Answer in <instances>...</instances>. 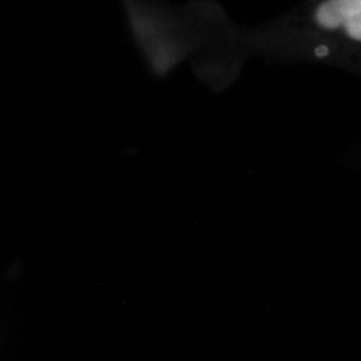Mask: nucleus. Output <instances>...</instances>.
Instances as JSON below:
<instances>
[{"label":"nucleus","mask_w":361,"mask_h":361,"mask_svg":"<svg viewBox=\"0 0 361 361\" xmlns=\"http://www.w3.org/2000/svg\"><path fill=\"white\" fill-rule=\"evenodd\" d=\"M326 27H345L351 37H360V0H329L318 13Z\"/></svg>","instance_id":"1"}]
</instances>
